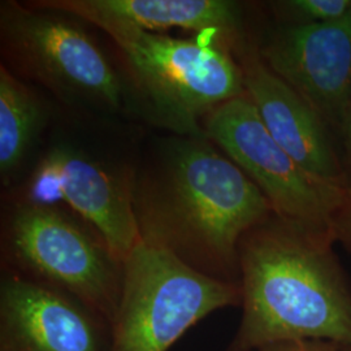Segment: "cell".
<instances>
[{
	"mask_svg": "<svg viewBox=\"0 0 351 351\" xmlns=\"http://www.w3.org/2000/svg\"><path fill=\"white\" fill-rule=\"evenodd\" d=\"M258 49L342 142L351 103V13L324 24L282 25Z\"/></svg>",
	"mask_w": 351,
	"mask_h": 351,
	"instance_id": "obj_9",
	"label": "cell"
},
{
	"mask_svg": "<svg viewBox=\"0 0 351 351\" xmlns=\"http://www.w3.org/2000/svg\"><path fill=\"white\" fill-rule=\"evenodd\" d=\"M26 202L66 203L124 263L142 241L133 201V176L69 145H56L39 160L26 184Z\"/></svg>",
	"mask_w": 351,
	"mask_h": 351,
	"instance_id": "obj_8",
	"label": "cell"
},
{
	"mask_svg": "<svg viewBox=\"0 0 351 351\" xmlns=\"http://www.w3.org/2000/svg\"><path fill=\"white\" fill-rule=\"evenodd\" d=\"M341 145H342V149H343V151H342L343 164H345V168H346V172H348L351 184V103Z\"/></svg>",
	"mask_w": 351,
	"mask_h": 351,
	"instance_id": "obj_17",
	"label": "cell"
},
{
	"mask_svg": "<svg viewBox=\"0 0 351 351\" xmlns=\"http://www.w3.org/2000/svg\"><path fill=\"white\" fill-rule=\"evenodd\" d=\"M339 349L341 346L339 343L330 341L295 339L269 343L254 351H339Z\"/></svg>",
	"mask_w": 351,
	"mask_h": 351,
	"instance_id": "obj_16",
	"label": "cell"
},
{
	"mask_svg": "<svg viewBox=\"0 0 351 351\" xmlns=\"http://www.w3.org/2000/svg\"><path fill=\"white\" fill-rule=\"evenodd\" d=\"M111 324L75 297L5 272L0 351H110Z\"/></svg>",
	"mask_w": 351,
	"mask_h": 351,
	"instance_id": "obj_10",
	"label": "cell"
},
{
	"mask_svg": "<svg viewBox=\"0 0 351 351\" xmlns=\"http://www.w3.org/2000/svg\"><path fill=\"white\" fill-rule=\"evenodd\" d=\"M326 230L272 213L239 243L242 315L226 351L317 339L351 346V280Z\"/></svg>",
	"mask_w": 351,
	"mask_h": 351,
	"instance_id": "obj_2",
	"label": "cell"
},
{
	"mask_svg": "<svg viewBox=\"0 0 351 351\" xmlns=\"http://www.w3.org/2000/svg\"><path fill=\"white\" fill-rule=\"evenodd\" d=\"M46 123V110L37 94L8 66H0V175L3 184L23 164Z\"/></svg>",
	"mask_w": 351,
	"mask_h": 351,
	"instance_id": "obj_13",
	"label": "cell"
},
{
	"mask_svg": "<svg viewBox=\"0 0 351 351\" xmlns=\"http://www.w3.org/2000/svg\"><path fill=\"white\" fill-rule=\"evenodd\" d=\"M63 13L1 1L0 37L7 60L60 97L119 110L124 85L88 33Z\"/></svg>",
	"mask_w": 351,
	"mask_h": 351,
	"instance_id": "obj_6",
	"label": "cell"
},
{
	"mask_svg": "<svg viewBox=\"0 0 351 351\" xmlns=\"http://www.w3.org/2000/svg\"><path fill=\"white\" fill-rule=\"evenodd\" d=\"M339 351H351V346H346V348L341 346V349H339Z\"/></svg>",
	"mask_w": 351,
	"mask_h": 351,
	"instance_id": "obj_18",
	"label": "cell"
},
{
	"mask_svg": "<svg viewBox=\"0 0 351 351\" xmlns=\"http://www.w3.org/2000/svg\"><path fill=\"white\" fill-rule=\"evenodd\" d=\"M7 272L66 293L106 317L116 314L124 263L101 236L56 206L21 203L3 234Z\"/></svg>",
	"mask_w": 351,
	"mask_h": 351,
	"instance_id": "obj_5",
	"label": "cell"
},
{
	"mask_svg": "<svg viewBox=\"0 0 351 351\" xmlns=\"http://www.w3.org/2000/svg\"><path fill=\"white\" fill-rule=\"evenodd\" d=\"M133 201L145 242L234 284L241 241L274 213L261 189L206 136L165 142L133 176Z\"/></svg>",
	"mask_w": 351,
	"mask_h": 351,
	"instance_id": "obj_1",
	"label": "cell"
},
{
	"mask_svg": "<svg viewBox=\"0 0 351 351\" xmlns=\"http://www.w3.org/2000/svg\"><path fill=\"white\" fill-rule=\"evenodd\" d=\"M272 10L284 25H315L336 21L351 13V0H282Z\"/></svg>",
	"mask_w": 351,
	"mask_h": 351,
	"instance_id": "obj_14",
	"label": "cell"
},
{
	"mask_svg": "<svg viewBox=\"0 0 351 351\" xmlns=\"http://www.w3.org/2000/svg\"><path fill=\"white\" fill-rule=\"evenodd\" d=\"M330 234L336 243L351 254V185L345 190L339 210L332 219Z\"/></svg>",
	"mask_w": 351,
	"mask_h": 351,
	"instance_id": "obj_15",
	"label": "cell"
},
{
	"mask_svg": "<svg viewBox=\"0 0 351 351\" xmlns=\"http://www.w3.org/2000/svg\"><path fill=\"white\" fill-rule=\"evenodd\" d=\"M241 304L239 284L207 276L142 239L124 261L110 351H168L207 316Z\"/></svg>",
	"mask_w": 351,
	"mask_h": 351,
	"instance_id": "obj_3",
	"label": "cell"
},
{
	"mask_svg": "<svg viewBox=\"0 0 351 351\" xmlns=\"http://www.w3.org/2000/svg\"><path fill=\"white\" fill-rule=\"evenodd\" d=\"M27 5L82 19L108 36L180 27L220 39L232 49L245 38L239 4L228 0H38Z\"/></svg>",
	"mask_w": 351,
	"mask_h": 351,
	"instance_id": "obj_12",
	"label": "cell"
},
{
	"mask_svg": "<svg viewBox=\"0 0 351 351\" xmlns=\"http://www.w3.org/2000/svg\"><path fill=\"white\" fill-rule=\"evenodd\" d=\"M233 51L245 93L277 143L311 175L341 188L350 186L337 139L314 108L269 69L256 46L243 38Z\"/></svg>",
	"mask_w": 351,
	"mask_h": 351,
	"instance_id": "obj_11",
	"label": "cell"
},
{
	"mask_svg": "<svg viewBox=\"0 0 351 351\" xmlns=\"http://www.w3.org/2000/svg\"><path fill=\"white\" fill-rule=\"evenodd\" d=\"M110 37L154 112L182 136L204 137L199 120L246 94L239 62L220 39H178L141 30Z\"/></svg>",
	"mask_w": 351,
	"mask_h": 351,
	"instance_id": "obj_4",
	"label": "cell"
},
{
	"mask_svg": "<svg viewBox=\"0 0 351 351\" xmlns=\"http://www.w3.org/2000/svg\"><path fill=\"white\" fill-rule=\"evenodd\" d=\"M203 133L250 177L278 217L330 233L346 188L302 168L271 136L246 94L208 113Z\"/></svg>",
	"mask_w": 351,
	"mask_h": 351,
	"instance_id": "obj_7",
	"label": "cell"
}]
</instances>
